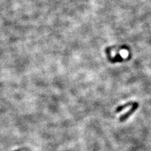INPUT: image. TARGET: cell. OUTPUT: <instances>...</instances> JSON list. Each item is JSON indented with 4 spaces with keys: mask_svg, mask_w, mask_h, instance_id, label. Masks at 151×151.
<instances>
[{
    "mask_svg": "<svg viewBox=\"0 0 151 151\" xmlns=\"http://www.w3.org/2000/svg\"><path fill=\"white\" fill-rule=\"evenodd\" d=\"M133 104H134V102L130 101V102L126 103L124 104V105H120V106H118V107L116 108L115 112H116V113H119V112L122 111V110H123V109L128 107V106H132V105H133Z\"/></svg>",
    "mask_w": 151,
    "mask_h": 151,
    "instance_id": "obj_2",
    "label": "cell"
},
{
    "mask_svg": "<svg viewBox=\"0 0 151 151\" xmlns=\"http://www.w3.org/2000/svg\"><path fill=\"white\" fill-rule=\"evenodd\" d=\"M16 151H20V150H16Z\"/></svg>",
    "mask_w": 151,
    "mask_h": 151,
    "instance_id": "obj_3",
    "label": "cell"
},
{
    "mask_svg": "<svg viewBox=\"0 0 151 151\" xmlns=\"http://www.w3.org/2000/svg\"><path fill=\"white\" fill-rule=\"evenodd\" d=\"M138 107H139L138 103L134 102V104L132 106V108L128 110L127 112H126L125 114H123V115H122L120 117V119H119L120 122H123V121H126L128 118H129L132 115V114H133L136 111V110H137Z\"/></svg>",
    "mask_w": 151,
    "mask_h": 151,
    "instance_id": "obj_1",
    "label": "cell"
}]
</instances>
